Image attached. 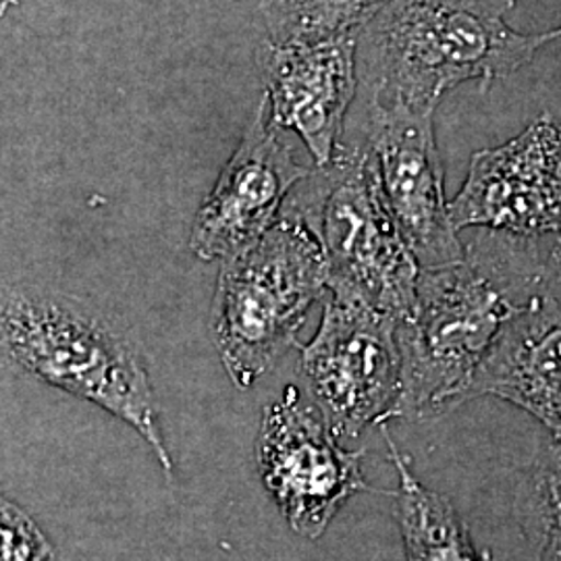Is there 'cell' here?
Listing matches in <instances>:
<instances>
[{
  "mask_svg": "<svg viewBox=\"0 0 561 561\" xmlns=\"http://www.w3.org/2000/svg\"><path fill=\"white\" fill-rule=\"evenodd\" d=\"M329 294V291H327ZM398 322L333 294L317 335L301 347L300 375L337 439L396 419L401 393Z\"/></svg>",
  "mask_w": 561,
  "mask_h": 561,
  "instance_id": "cell-6",
  "label": "cell"
},
{
  "mask_svg": "<svg viewBox=\"0 0 561 561\" xmlns=\"http://www.w3.org/2000/svg\"><path fill=\"white\" fill-rule=\"evenodd\" d=\"M301 183L287 202L321 241L327 291L396 322L405 319L421 264L385 204L368 148L340 146L333 161Z\"/></svg>",
  "mask_w": 561,
  "mask_h": 561,
  "instance_id": "cell-5",
  "label": "cell"
},
{
  "mask_svg": "<svg viewBox=\"0 0 561 561\" xmlns=\"http://www.w3.org/2000/svg\"><path fill=\"white\" fill-rule=\"evenodd\" d=\"M389 456L400 474L398 522L408 561H481L470 533L449 500L426 489L410 460L385 433Z\"/></svg>",
  "mask_w": 561,
  "mask_h": 561,
  "instance_id": "cell-13",
  "label": "cell"
},
{
  "mask_svg": "<svg viewBox=\"0 0 561 561\" xmlns=\"http://www.w3.org/2000/svg\"><path fill=\"white\" fill-rule=\"evenodd\" d=\"M0 561H59L41 526L4 495H0Z\"/></svg>",
  "mask_w": 561,
  "mask_h": 561,
  "instance_id": "cell-15",
  "label": "cell"
},
{
  "mask_svg": "<svg viewBox=\"0 0 561 561\" xmlns=\"http://www.w3.org/2000/svg\"><path fill=\"white\" fill-rule=\"evenodd\" d=\"M541 503V561H561V445L553 443L537 477Z\"/></svg>",
  "mask_w": 561,
  "mask_h": 561,
  "instance_id": "cell-16",
  "label": "cell"
},
{
  "mask_svg": "<svg viewBox=\"0 0 561 561\" xmlns=\"http://www.w3.org/2000/svg\"><path fill=\"white\" fill-rule=\"evenodd\" d=\"M327 291L321 241L285 202L261 240L222 262L213 331L222 366L248 389L298 345L312 304Z\"/></svg>",
  "mask_w": 561,
  "mask_h": 561,
  "instance_id": "cell-4",
  "label": "cell"
},
{
  "mask_svg": "<svg viewBox=\"0 0 561 561\" xmlns=\"http://www.w3.org/2000/svg\"><path fill=\"white\" fill-rule=\"evenodd\" d=\"M484 396L533 414L561 445V308L541 287L503 327L463 403Z\"/></svg>",
  "mask_w": 561,
  "mask_h": 561,
  "instance_id": "cell-12",
  "label": "cell"
},
{
  "mask_svg": "<svg viewBox=\"0 0 561 561\" xmlns=\"http://www.w3.org/2000/svg\"><path fill=\"white\" fill-rule=\"evenodd\" d=\"M516 2H518V0H516Z\"/></svg>",
  "mask_w": 561,
  "mask_h": 561,
  "instance_id": "cell-18",
  "label": "cell"
},
{
  "mask_svg": "<svg viewBox=\"0 0 561 561\" xmlns=\"http://www.w3.org/2000/svg\"><path fill=\"white\" fill-rule=\"evenodd\" d=\"M516 0H389L358 32V81L368 104L435 113L466 81L489 85L528 65L560 27L518 32Z\"/></svg>",
  "mask_w": 561,
  "mask_h": 561,
  "instance_id": "cell-2",
  "label": "cell"
},
{
  "mask_svg": "<svg viewBox=\"0 0 561 561\" xmlns=\"http://www.w3.org/2000/svg\"><path fill=\"white\" fill-rule=\"evenodd\" d=\"M266 38L358 34L389 0H261Z\"/></svg>",
  "mask_w": 561,
  "mask_h": 561,
  "instance_id": "cell-14",
  "label": "cell"
},
{
  "mask_svg": "<svg viewBox=\"0 0 561 561\" xmlns=\"http://www.w3.org/2000/svg\"><path fill=\"white\" fill-rule=\"evenodd\" d=\"M537 240L489 231L463 261L421 268L396 335L401 393L396 419H433L463 403L503 327L541 283Z\"/></svg>",
  "mask_w": 561,
  "mask_h": 561,
  "instance_id": "cell-1",
  "label": "cell"
},
{
  "mask_svg": "<svg viewBox=\"0 0 561 561\" xmlns=\"http://www.w3.org/2000/svg\"><path fill=\"white\" fill-rule=\"evenodd\" d=\"M358 34L264 38L259 50L268 119L294 131L317 167L333 161L345 115L358 92Z\"/></svg>",
  "mask_w": 561,
  "mask_h": 561,
  "instance_id": "cell-11",
  "label": "cell"
},
{
  "mask_svg": "<svg viewBox=\"0 0 561 561\" xmlns=\"http://www.w3.org/2000/svg\"><path fill=\"white\" fill-rule=\"evenodd\" d=\"M449 217L458 231L561 238V123L541 117L516 138L477 152Z\"/></svg>",
  "mask_w": 561,
  "mask_h": 561,
  "instance_id": "cell-9",
  "label": "cell"
},
{
  "mask_svg": "<svg viewBox=\"0 0 561 561\" xmlns=\"http://www.w3.org/2000/svg\"><path fill=\"white\" fill-rule=\"evenodd\" d=\"M364 451L340 445L321 410L289 385L262 414L259 466L264 486L294 533L319 539L345 502L370 491L362 474Z\"/></svg>",
  "mask_w": 561,
  "mask_h": 561,
  "instance_id": "cell-7",
  "label": "cell"
},
{
  "mask_svg": "<svg viewBox=\"0 0 561 561\" xmlns=\"http://www.w3.org/2000/svg\"><path fill=\"white\" fill-rule=\"evenodd\" d=\"M433 117L431 111L401 104H368L364 140L385 204L421 268L454 264L466 256L449 217Z\"/></svg>",
  "mask_w": 561,
  "mask_h": 561,
  "instance_id": "cell-8",
  "label": "cell"
},
{
  "mask_svg": "<svg viewBox=\"0 0 561 561\" xmlns=\"http://www.w3.org/2000/svg\"><path fill=\"white\" fill-rule=\"evenodd\" d=\"M0 358L127 422L171 472L173 460L162 437L146 366L136 345L99 310L36 285L4 287L0 291Z\"/></svg>",
  "mask_w": 561,
  "mask_h": 561,
  "instance_id": "cell-3",
  "label": "cell"
},
{
  "mask_svg": "<svg viewBox=\"0 0 561 561\" xmlns=\"http://www.w3.org/2000/svg\"><path fill=\"white\" fill-rule=\"evenodd\" d=\"M539 287L561 308V238L556 240L542 259Z\"/></svg>",
  "mask_w": 561,
  "mask_h": 561,
  "instance_id": "cell-17",
  "label": "cell"
},
{
  "mask_svg": "<svg viewBox=\"0 0 561 561\" xmlns=\"http://www.w3.org/2000/svg\"><path fill=\"white\" fill-rule=\"evenodd\" d=\"M310 173L294 159L285 131L268 119V101L262 96L238 150L194 219L192 252L202 261L233 259L273 227L291 190Z\"/></svg>",
  "mask_w": 561,
  "mask_h": 561,
  "instance_id": "cell-10",
  "label": "cell"
}]
</instances>
